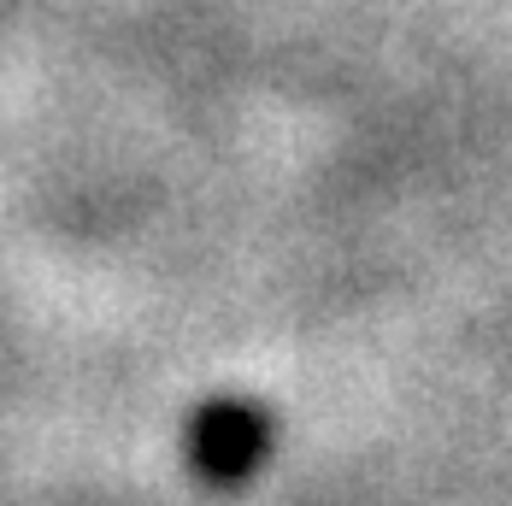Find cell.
<instances>
[{
	"label": "cell",
	"instance_id": "obj_1",
	"mask_svg": "<svg viewBox=\"0 0 512 506\" xmlns=\"http://www.w3.org/2000/svg\"><path fill=\"white\" fill-rule=\"evenodd\" d=\"M265 424H259V412L248 406H212L201 424H195V465H201L206 477H218V483H236V477H248L265 454Z\"/></svg>",
	"mask_w": 512,
	"mask_h": 506
}]
</instances>
